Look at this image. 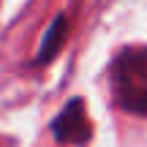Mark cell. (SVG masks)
<instances>
[{
  "label": "cell",
  "instance_id": "cell-3",
  "mask_svg": "<svg viewBox=\"0 0 147 147\" xmlns=\"http://www.w3.org/2000/svg\"><path fill=\"white\" fill-rule=\"evenodd\" d=\"M68 33H71L68 16H65V14H57V16L52 19V25L47 27L44 38H41V47H38V55H36V65H47V63H52V60L60 55V49L65 47V41H68Z\"/></svg>",
  "mask_w": 147,
  "mask_h": 147
},
{
  "label": "cell",
  "instance_id": "cell-2",
  "mask_svg": "<svg viewBox=\"0 0 147 147\" xmlns=\"http://www.w3.org/2000/svg\"><path fill=\"white\" fill-rule=\"evenodd\" d=\"M52 136L57 144H74V147H82L93 139V123H90L87 115V104L84 98H71L63 109L57 112V117L52 120Z\"/></svg>",
  "mask_w": 147,
  "mask_h": 147
},
{
  "label": "cell",
  "instance_id": "cell-1",
  "mask_svg": "<svg viewBox=\"0 0 147 147\" xmlns=\"http://www.w3.org/2000/svg\"><path fill=\"white\" fill-rule=\"evenodd\" d=\"M117 104L136 117H147V47H123L109 65Z\"/></svg>",
  "mask_w": 147,
  "mask_h": 147
}]
</instances>
